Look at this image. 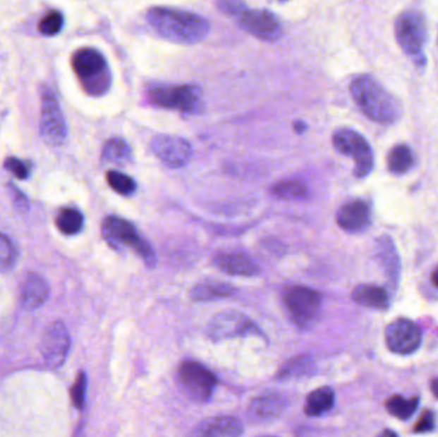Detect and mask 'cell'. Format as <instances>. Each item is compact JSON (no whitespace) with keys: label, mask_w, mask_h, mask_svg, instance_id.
<instances>
[{"label":"cell","mask_w":438,"mask_h":437,"mask_svg":"<svg viewBox=\"0 0 438 437\" xmlns=\"http://www.w3.org/2000/svg\"><path fill=\"white\" fill-rule=\"evenodd\" d=\"M272 194L284 200H303L309 196V188L303 181L285 180L272 188Z\"/></svg>","instance_id":"cell-26"},{"label":"cell","mask_w":438,"mask_h":437,"mask_svg":"<svg viewBox=\"0 0 438 437\" xmlns=\"http://www.w3.org/2000/svg\"><path fill=\"white\" fill-rule=\"evenodd\" d=\"M395 36L403 53L419 66H425V47L428 39L425 14L414 9L403 12L395 22Z\"/></svg>","instance_id":"cell-5"},{"label":"cell","mask_w":438,"mask_h":437,"mask_svg":"<svg viewBox=\"0 0 438 437\" xmlns=\"http://www.w3.org/2000/svg\"><path fill=\"white\" fill-rule=\"evenodd\" d=\"M71 349V336L66 325L56 321L47 327L42 335L40 350L50 367L58 368L67 359Z\"/></svg>","instance_id":"cell-14"},{"label":"cell","mask_w":438,"mask_h":437,"mask_svg":"<svg viewBox=\"0 0 438 437\" xmlns=\"http://www.w3.org/2000/svg\"><path fill=\"white\" fill-rule=\"evenodd\" d=\"M313 367V361L309 357H296L288 363H286L284 368L279 371V378L286 380V378H293V377H301V376L310 373Z\"/></svg>","instance_id":"cell-29"},{"label":"cell","mask_w":438,"mask_h":437,"mask_svg":"<svg viewBox=\"0 0 438 437\" xmlns=\"http://www.w3.org/2000/svg\"><path fill=\"white\" fill-rule=\"evenodd\" d=\"M284 303L291 318L300 327L312 323L320 312L322 297L306 286H292L284 294Z\"/></svg>","instance_id":"cell-9"},{"label":"cell","mask_w":438,"mask_h":437,"mask_svg":"<svg viewBox=\"0 0 438 437\" xmlns=\"http://www.w3.org/2000/svg\"><path fill=\"white\" fill-rule=\"evenodd\" d=\"M334 404V390L328 386L312 391L306 397L304 412L306 416L318 417L332 409Z\"/></svg>","instance_id":"cell-23"},{"label":"cell","mask_w":438,"mask_h":437,"mask_svg":"<svg viewBox=\"0 0 438 437\" xmlns=\"http://www.w3.org/2000/svg\"><path fill=\"white\" fill-rule=\"evenodd\" d=\"M387 347L392 353L406 355L417 352L422 342L420 328L408 318L392 321L384 331Z\"/></svg>","instance_id":"cell-12"},{"label":"cell","mask_w":438,"mask_h":437,"mask_svg":"<svg viewBox=\"0 0 438 437\" xmlns=\"http://www.w3.org/2000/svg\"><path fill=\"white\" fill-rule=\"evenodd\" d=\"M86 389H87V377L85 372H80L77 376L76 381L71 390V397L72 402L77 408H83L86 397Z\"/></svg>","instance_id":"cell-33"},{"label":"cell","mask_w":438,"mask_h":437,"mask_svg":"<svg viewBox=\"0 0 438 437\" xmlns=\"http://www.w3.org/2000/svg\"><path fill=\"white\" fill-rule=\"evenodd\" d=\"M434 426H436L434 413L432 410H425L419 417L413 431L415 433H425V432H431V431L434 430Z\"/></svg>","instance_id":"cell-34"},{"label":"cell","mask_w":438,"mask_h":437,"mask_svg":"<svg viewBox=\"0 0 438 437\" xmlns=\"http://www.w3.org/2000/svg\"><path fill=\"white\" fill-rule=\"evenodd\" d=\"M49 285L37 273H28L21 286V304L26 311H35L49 298Z\"/></svg>","instance_id":"cell-20"},{"label":"cell","mask_w":438,"mask_h":437,"mask_svg":"<svg viewBox=\"0 0 438 437\" xmlns=\"http://www.w3.org/2000/svg\"><path fill=\"white\" fill-rule=\"evenodd\" d=\"M295 128H296V131L298 132H303L304 131V128H305V125H304V122H296Z\"/></svg>","instance_id":"cell-39"},{"label":"cell","mask_w":438,"mask_h":437,"mask_svg":"<svg viewBox=\"0 0 438 437\" xmlns=\"http://www.w3.org/2000/svg\"><path fill=\"white\" fill-rule=\"evenodd\" d=\"M267 437H271V436H267Z\"/></svg>","instance_id":"cell-40"},{"label":"cell","mask_w":438,"mask_h":437,"mask_svg":"<svg viewBox=\"0 0 438 437\" xmlns=\"http://www.w3.org/2000/svg\"><path fill=\"white\" fill-rule=\"evenodd\" d=\"M150 150L169 168L186 166L193 157L190 143L174 135H158L150 143Z\"/></svg>","instance_id":"cell-15"},{"label":"cell","mask_w":438,"mask_h":437,"mask_svg":"<svg viewBox=\"0 0 438 437\" xmlns=\"http://www.w3.org/2000/svg\"><path fill=\"white\" fill-rule=\"evenodd\" d=\"M146 20L160 37L177 44L202 42L210 30L208 20L200 14L174 8H150Z\"/></svg>","instance_id":"cell-1"},{"label":"cell","mask_w":438,"mask_h":437,"mask_svg":"<svg viewBox=\"0 0 438 437\" xmlns=\"http://www.w3.org/2000/svg\"><path fill=\"white\" fill-rule=\"evenodd\" d=\"M235 294V287L222 281H204L195 285L190 292V298L194 301H212L217 299L229 298Z\"/></svg>","instance_id":"cell-22"},{"label":"cell","mask_w":438,"mask_h":437,"mask_svg":"<svg viewBox=\"0 0 438 437\" xmlns=\"http://www.w3.org/2000/svg\"><path fill=\"white\" fill-rule=\"evenodd\" d=\"M336 221L346 232H363L368 229L372 222V209L368 203L362 199L348 201L337 210Z\"/></svg>","instance_id":"cell-16"},{"label":"cell","mask_w":438,"mask_h":437,"mask_svg":"<svg viewBox=\"0 0 438 437\" xmlns=\"http://www.w3.org/2000/svg\"><path fill=\"white\" fill-rule=\"evenodd\" d=\"M72 67L87 94L100 97L109 90L111 72L100 52L90 48L78 50L72 58Z\"/></svg>","instance_id":"cell-3"},{"label":"cell","mask_w":438,"mask_h":437,"mask_svg":"<svg viewBox=\"0 0 438 437\" xmlns=\"http://www.w3.org/2000/svg\"><path fill=\"white\" fill-rule=\"evenodd\" d=\"M103 160L105 163L125 166L133 160L131 146L128 145V143L123 139L113 138L109 141H107L104 145Z\"/></svg>","instance_id":"cell-24"},{"label":"cell","mask_w":438,"mask_h":437,"mask_svg":"<svg viewBox=\"0 0 438 437\" xmlns=\"http://www.w3.org/2000/svg\"><path fill=\"white\" fill-rule=\"evenodd\" d=\"M353 299L359 306L372 309H386L389 306V292L376 285H360L355 287Z\"/></svg>","instance_id":"cell-21"},{"label":"cell","mask_w":438,"mask_h":437,"mask_svg":"<svg viewBox=\"0 0 438 437\" xmlns=\"http://www.w3.org/2000/svg\"><path fill=\"white\" fill-rule=\"evenodd\" d=\"M350 92L360 111L375 122L395 124L401 117V104L375 77H356L350 85Z\"/></svg>","instance_id":"cell-2"},{"label":"cell","mask_w":438,"mask_h":437,"mask_svg":"<svg viewBox=\"0 0 438 437\" xmlns=\"http://www.w3.org/2000/svg\"><path fill=\"white\" fill-rule=\"evenodd\" d=\"M56 227L63 235H77L84 227V215L75 208L62 209L56 217Z\"/></svg>","instance_id":"cell-27"},{"label":"cell","mask_w":438,"mask_h":437,"mask_svg":"<svg viewBox=\"0 0 438 437\" xmlns=\"http://www.w3.org/2000/svg\"><path fill=\"white\" fill-rule=\"evenodd\" d=\"M146 97L158 108L193 114L202 111L204 104L202 91L195 85H155L146 90Z\"/></svg>","instance_id":"cell-6"},{"label":"cell","mask_w":438,"mask_h":437,"mask_svg":"<svg viewBox=\"0 0 438 437\" xmlns=\"http://www.w3.org/2000/svg\"><path fill=\"white\" fill-rule=\"evenodd\" d=\"M334 149L354 160V174L358 179L369 176L375 167L373 150L365 138L353 128H340L332 136Z\"/></svg>","instance_id":"cell-7"},{"label":"cell","mask_w":438,"mask_h":437,"mask_svg":"<svg viewBox=\"0 0 438 437\" xmlns=\"http://www.w3.org/2000/svg\"><path fill=\"white\" fill-rule=\"evenodd\" d=\"M102 234L107 243L114 249L128 248L133 250L140 258L145 262L147 267L153 268L157 264V257L152 245L146 241L145 239L140 237L138 229H135L133 223L127 220L119 218L116 215L107 217L102 226Z\"/></svg>","instance_id":"cell-4"},{"label":"cell","mask_w":438,"mask_h":437,"mask_svg":"<svg viewBox=\"0 0 438 437\" xmlns=\"http://www.w3.org/2000/svg\"><path fill=\"white\" fill-rule=\"evenodd\" d=\"M235 18L246 32L265 42H274L282 34V26L276 14L265 9H249L243 6Z\"/></svg>","instance_id":"cell-11"},{"label":"cell","mask_w":438,"mask_h":437,"mask_svg":"<svg viewBox=\"0 0 438 437\" xmlns=\"http://www.w3.org/2000/svg\"><path fill=\"white\" fill-rule=\"evenodd\" d=\"M208 335L213 341H222L246 335H260V330L243 313L226 311L218 313L210 321Z\"/></svg>","instance_id":"cell-10"},{"label":"cell","mask_w":438,"mask_h":437,"mask_svg":"<svg viewBox=\"0 0 438 437\" xmlns=\"http://www.w3.org/2000/svg\"><path fill=\"white\" fill-rule=\"evenodd\" d=\"M287 407V400L279 393H269L253 399L249 418L255 424H268L279 418Z\"/></svg>","instance_id":"cell-18"},{"label":"cell","mask_w":438,"mask_h":437,"mask_svg":"<svg viewBox=\"0 0 438 437\" xmlns=\"http://www.w3.org/2000/svg\"><path fill=\"white\" fill-rule=\"evenodd\" d=\"M243 422L232 416L209 417L195 427L194 437H241Z\"/></svg>","instance_id":"cell-17"},{"label":"cell","mask_w":438,"mask_h":437,"mask_svg":"<svg viewBox=\"0 0 438 437\" xmlns=\"http://www.w3.org/2000/svg\"><path fill=\"white\" fill-rule=\"evenodd\" d=\"M419 405L418 397L406 399L401 395H392L386 402V409L391 416L396 417L401 421L410 418Z\"/></svg>","instance_id":"cell-28"},{"label":"cell","mask_w":438,"mask_h":437,"mask_svg":"<svg viewBox=\"0 0 438 437\" xmlns=\"http://www.w3.org/2000/svg\"><path fill=\"white\" fill-rule=\"evenodd\" d=\"M431 391L432 394L434 395V397H437L438 399V377L437 378H434V380H432Z\"/></svg>","instance_id":"cell-36"},{"label":"cell","mask_w":438,"mask_h":437,"mask_svg":"<svg viewBox=\"0 0 438 437\" xmlns=\"http://www.w3.org/2000/svg\"><path fill=\"white\" fill-rule=\"evenodd\" d=\"M17 258L18 251L13 241L4 234H0V267L12 268L17 262Z\"/></svg>","instance_id":"cell-31"},{"label":"cell","mask_w":438,"mask_h":437,"mask_svg":"<svg viewBox=\"0 0 438 437\" xmlns=\"http://www.w3.org/2000/svg\"><path fill=\"white\" fill-rule=\"evenodd\" d=\"M4 167L7 168L9 172H12L17 179H20V180H25V179H28V166H26L22 160L11 157V158H7V160H6Z\"/></svg>","instance_id":"cell-35"},{"label":"cell","mask_w":438,"mask_h":437,"mask_svg":"<svg viewBox=\"0 0 438 437\" xmlns=\"http://www.w3.org/2000/svg\"><path fill=\"white\" fill-rule=\"evenodd\" d=\"M214 264L221 271L232 276H255L259 273L257 264L243 251H226L214 257Z\"/></svg>","instance_id":"cell-19"},{"label":"cell","mask_w":438,"mask_h":437,"mask_svg":"<svg viewBox=\"0 0 438 437\" xmlns=\"http://www.w3.org/2000/svg\"><path fill=\"white\" fill-rule=\"evenodd\" d=\"M107 181L116 193L123 195V196H130L136 191V182L133 177L127 176L125 174H121L117 171H108L107 172Z\"/></svg>","instance_id":"cell-30"},{"label":"cell","mask_w":438,"mask_h":437,"mask_svg":"<svg viewBox=\"0 0 438 437\" xmlns=\"http://www.w3.org/2000/svg\"><path fill=\"white\" fill-rule=\"evenodd\" d=\"M377 437H399L396 432H394L392 430H384L378 435Z\"/></svg>","instance_id":"cell-37"},{"label":"cell","mask_w":438,"mask_h":437,"mask_svg":"<svg viewBox=\"0 0 438 437\" xmlns=\"http://www.w3.org/2000/svg\"><path fill=\"white\" fill-rule=\"evenodd\" d=\"M177 377L185 394L195 402H208L218 385V380L212 371L202 363L190 359L180 364Z\"/></svg>","instance_id":"cell-8"},{"label":"cell","mask_w":438,"mask_h":437,"mask_svg":"<svg viewBox=\"0 0 438 437\" xmlns=\"http://www.w3.org/2000/svg\"><path fill=\"white\" fill-rule=\"evenodd\" d=\"M413 164H414V155L409 146L399 144L389 150L387 155V166L391 174H406L410 171Z\"/></svg>","instance_id":"cell-25"},{"label":"cell","mask_w":438,"mask_h":437,"mask_svg":"<svg viewBox=\"0 0 438 437\" xmlns=\"http://www.w3.org/2000/svg\"><path fill=\"white\" fill-rule=\"evenodd\" d=\"M431 281L433 286H436L438 289V267L433 271V273H432Z\"/></svg>","instance_id":"cell-38"},{"label":"cell","mask_w":438,"mask_h":437,"mask_svg":"<svg viewBox=\"0 0 438 437\" xmlns=\"http://www.w3.org/2000/svg\"><path fill=\"white\" fill-rule=\"evenodd\" d=\"M63 28V16L53 11L49 12L45 17H42V21L39 23V30L42 35L54 36L62 30Z\"/></svg>","instance_id":"cell-32"},{"label":"cell","mask_w":438,"mask_h":437,"mask_svg":"<svg viewBox=\"0 0 438 437\" xmlns=\"http://www.w3.org/2000/svg\"><path fill=\"white\" fill-rule=\"evenodd\" d=\"M40 132L49 145H61L67 138V125L51 91H42Z\"/></svg>","instance_id":"cell-13"}]
</instances>
